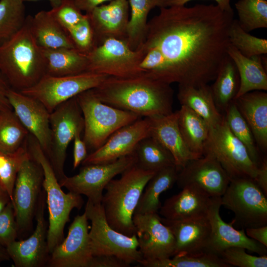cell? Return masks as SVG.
I'll use <instances>...</instances> for the list:
<instances>
[{
  "mask_svg": "<svg viewBox=\"0 0 267 267\" xmlns=\"http://www.w3.org/2000/svg\"><path fill=\"white\" fill-rule=\"evenodd\" d=\"M209 153L219 161L230 180L250 178L256 182L259 167L253 162L245 146L230 132L224 117L211 128L204 153Z\"/></svg>",
  "mask_w": 267,
  "mask_h": 267,
  "instance_id": "9",
  "label": "cell"
},
{
  "mask_svg": "<svg viewBox=\"0 0 267 267\" xmlns=\"http://www.w3.org/2000/svg\"><path fill=\"white\" fill-rule=\"evenodd\" d=\"M155 172L134 164L107 184L101 204L111 227L127 236L135 234L133 216L146 184Z\"/></svg>",
  "mask_w": 267,
  "mask_h": 267,
  "instance_id": "4",
  "label": "cell"
},
{
  "mask_svg": "<svg viewBox=\"0 0 267 267\" xmlns=\"http://www.w3.org/2000/svg\"><path fill=\"white\" fill-rule=\"evenodd\" d=\"M233 17L234 13L212 4L162 7L148 22L143 44L155 46L164 54L172 83L208 84L228 56Z\"/></svg>",
  "mask_w": 267,
  "mask_h": 267,
  "instance_id": "1",
  "label": "cell"
},
{
  "mask_svg": "<svg viewBox=\"0 0 267 267\" xmlns=\"http://www.w3.org/2000/svg\"><path fill=\"white\" fill-rule=\"evenodd\" d=\"M135 163L134 153L110 163L85 165L78 174L66 176L59 182L69 191L85 195L94 204H100L107 184Z\"/></svg>",
  "mask_w": 267,
  "mask_h": 267,
  "instance_id": "14",
  "label": "cell"
},
{
  "mask_svg": "<svg viewBox=\"0 0 267 267\" xmlns=\"http://www.w3.org/2000/svg\"><path fill=\"white\" fill-rule=\"evenodd\" d=\"M111 0H74V1L82 11L88 13L95 7Z\"/></svg>",
  "mask_w": 267,
  "mask_h": 267,
  "instance_id": "54",
  "label": "cell"
},
{
  "mask_svg": "<svg viewBox=\"0 0 267 267\" xmlns=\"http://www.w3.org/2000/svg\"><path fill=\"white\" fill-rule=\"evenodd\" d=\"M51 142L47 156L59 181L65 176L64 166L67 147L76 132L84 130L82 113L76 96L58 105L50 114Z\"/></svg>",
  "mask_w": 267,
  "mask_h": 267,
  "instance_id": "13",
  "label": "cell"
},
{
  "mask_svg": "<svg viewBox=\"0 0 267 267\" xmlns=\"http://www.w3.org/2000/svg\"><path fill=\"white\" fill-rule=\"evenodd\" d=\"M228 36L230 44L246 57H251L267 53V39L249 34L240 26L236 19L232 20Z\"/></svg>",
  "mask_w": 267,
  "mask_h": 267,
  "instance_id": "42",
  "label": "cell"
},
{
  "mask_svg": "<svg viewBox=\"0 0 267 267\" xmlns=\"http://www.w3.org/2000/svg\"><path fill=\"white\" fill-rule=\"evenodd\" d=\"M149 119L150 136L171 153L178 171L190 160L199 158L189 150L183 140L178 126L177 111Z\"/></svg>",
  "mask_w": 267,
  "mask_h": 267,
  "instance_id": "24",
  "label": "cell"
},
{
  "mask_svg": "<svg viewBox=\"0 0 267 267\" xmlns=\"http://www.w3.org/2000/svg\"><path fill=\"white\" fill-rule=\"evenodd\" d=\"M9 103L19 120L48 156L51 142L50 113L38 100L11 89L7 93Z\"/></svg>",
  "mask_w": 267,
  "mask_h": 267,
  "instance_id": "21",
  "label": "cell"
},
{
  "mask_svg": "<svg viewBox=\"0 0 267 267\" xmlns=\"http://www.w3.org/2000/svg\"><path fill=\"white\" fill-rule=\"evenodd\" d=\"M23 0L24 2L25 1H36V0ZM45 0L48 1L50 3L52 8L58 6L60 4L61 1V0Z\"/></svg>",
  "mask_w": 267,
  "mask_h": 267,
  "instance_id": "57",
  "label": "cell"
},
{
  "mask_svg": "<svg viewBox=\"0 0 267 267\" xmlns=\"http://www.w3.org/2000/svg\"><path fill=\"white\" fill-rule=\"evenodd\" d=\"M178 172L176 166L156 172L146 184L134 214L158 213L162 206L160 195L176 183Z\"/></svg>",
  "mask_w": 267,
  "mask_h": 267,
  "instance_id": "30",
  "label": "cell"
},
{
  "mask_svg": "<svg viewBox=\"0 0 267 267\" xmlns=\"http://www.w3.org/2000/svg\"><path fill=\"white\" fill-rule=\"evenodd\" d=\"M46 204L43 189L36 213L34 232L26 239L16 240L6 247L10 259L16 267L47 266L50 253L47 241L48 223L44 216Z\"/></svg>",
  "mask_w": 267,
  "mask_h": 267,
  "instance_id": "15",
  "label": "cell"
},
{
  "mask_svg": "<svg viewBox=\"0 0 267 267\" xmlns=\"http://www.w3.org/2000/svg\"><path fill=\"white\" fill-rule=\"evenodd\" d=\"M133 221L143 260H159L174 256L175 238L158 213L134 214Z\"/></svg>",
  "mask_w": 267,
  "mask_h": 267,
  "instance_id": "17",
  "label": "cell"
},
{
  "mask_svg": "<svg viewBox=\"0 0 267 267\" xmlns=\"http://www.w3.org/2000/svg\"><path fill=\"white\" fill-rule=\"evenodd\" d=\"M11 201V200L8 193L0 184V213Z\"/></svg>",
  "mask_w": 267,
  "mask_h": 267,
  "instance_id": "55",
  "label": "cell"
},
{
  "mask_svg": "<svg viewBox=\"0 0 267 267\" xmlns=\"http://www.w3.org/2000/svg\"><path fill=\"white\" fill-rule=\"evenodd\" d=\"M84 130H78L73 138V169L77 168L88 156L87 147L83 139L81 137V134Z\"/></svg>",
  "mask_w": 267,
  "mask_h": 267,
  "instance_id": "48",
  "label": "cell"
},
{
  "mask_svg": "<svg viewBox=\"0 0 267 267\" xmlns=\"http://www.w3.org/2000/svg\"><path fill=\"white\" fill-rule=\"evenodd\" d=\"M145 267H229L215 254L204 251L195 254L175 255L171 258L147 261L139 263Z\"/></svg>",
  "mask_w": 267,
  "mask_h": 267,
  "instance_id": "37",
  "label": "cell"
},
{
  "mask_svg": "<svg viewBox=\"0 0 267 267\" xmlns=\"http://www.w3.org/2000/svg\"><path fill=\"white\" fill-rule=\"evenodd\" d=\"M87 14L94 34L95 46L109 39L127 41L130 16L128 0H112Z\"/></svg>",
  "mask_w": 267,
  "mask_h": 267,
  "instance_id": "22",
  "label": "cell"
},
{
  "mask_svg": "<svg viewBox=\"0 0 267 267\" xmlns=\"http://www.w3.org/2000/svg\"><path fill=\"white\" fill-rule=\"evenodd\" d=\"M141 47L144 53L139 67L143 74L157 81L172 84L168 62L161 50L155 46L143 44Z\"/></svg>",
  "mask_w": 267,
  "mask_h": 267,
  "instance_id": "43",
  "label": "cell"
},
{
  "mask_svg": "<svg viewBox=\"0 0 267 267\" xmlns=\"http://www.w3.org/2000/svg\"><path fill=\"white\" fill-rule=\"evenodd\" d=\"M224 117L232 134L245 146L253 162L259 167L264 158L252 131L233 101L224 111Z\"/></svg>",
  "mask_w": 267,
  "mask_h": 267,
  "instance_id": "38",
  "label": "cell"
},
{
  "mask_svg": "<svg viewBox=\"0 0 267 267\" xmlns=\"http://www.w3.org/2000/svg\"><path fill=\"white\" fill-rule=\"evenodd\" d=\"M108 77L89 71L58 77L45 74L35 85L20 92L38 100L50 113L65 101L96 88Z\"/></svg>",
  "mask_w": 267,
  "mask_h": 267,
  "instance_id": "10",
  "label": "cell"
},
{
  "mask_svg": "<svg viewBox=\"0 0 267 267\" xmlns=\"http://www.w3.org/2000/svg\"><path fill=\"white\" fill-rule=\"evenodd\" d=\"M9 260L10 258L6 248L0 245V264L3 262L7 261Z\"/></svg>",
  "mask_w": 267,
  "mask_h": 267,
  "instance_id": "56",
  "label": "cell"
},
{
  "mask_svg": "<svg viewBox=\"0 0 267 267\" xmlns=\"http://www.w3.org/2000/svg\"><path fill=\"white\" fill-rule=\"evenodd\" d=\"M214 80L211 86L213 97L219 111L224 112L235 99L240 86L236 67L228 55L223 61Z\"/></svg>",
  "mask_w": 267,
  "mask_h": 267,
  "instance_id": "34",
  "label": "cell"
},
{
  "mask_svg": "<svg viewBox=\"0 0 267 267\" xmlns=\"http://www.w3.org/2000/svg\"><path fill=\"white\" fill-rule=\"evenodd\" d=\"M31 29L38 44L43 49L74 48L67 32L49 10L31 16Z\"/></svg>",
  "mask_w": 267,
  "mask_h": 267,
  "instance_id": "29",
  "label": "cell"
},
{
  "mask_svg": "<svg viewBox=\"0 0 267 267\" xmlns=\"http://www.w3.org/2000/svg\"><path fill=\"white\" fill-rule=\"evenodd\" d=\"M245 232L250 238L267 247V225L246 228Z\"/></svg>",
  "mask_w": 267,
  "mask_h": 267,
  "instance_id": "50",
  "label": "cell"
},
{
  "mask_svg": "<svg viewBox=\"0 0 267 267\" xmlns=\"http://www.w3.org/2000/svg\"><path fill=\"white\" fill-rule=\"evenodd\" d=\"M227 54L235 64L240 78L235 99L252 91L267 90L266 54L247 57L230 44Z\"/></svg>",
  "mask_w": 267,
  "mask_h": 267,
  "instance_id": "27",
  "label": "cell"
},
{
  "mask_svg": "<svg viewBox=\"0 0 267 267\" xmlns=\"http://www.w3.org/2000/svg\"><path fill=\"white\" fill-rule=\"evenodd\" d=\"M29 133L12 108L0 112V151L13 152L26 141Z\"/></svg>",
  "mask_w": 267,
  "mask_h": 267,
  "instance_id": "36",
  "label": "cell"
},
{
  "mask_svg": "<svg viewBox=\"0 0 267 267\" xmlns=\"http://www.w3.org/2000/svg\"><path fill=\"white\" fill-rule=\"evenodd\" d=\"M167 199L159 210L162 218L171 220L206 216L212 197L195 187L187 186Z\"/></svg>",
  "mask_w": 267,
  "mask_h": 267,
  "instance_id": "25",
  "label": "cell"
},
{
  "mask_svg": "<svg viewBox=\"0 0 267 267\" xmlns=\"http://www.w3.org/2000/svg\"><path fill=\"white\" fill-rule=\"evenodd\" d=\"M67 32L74 48L80 52L87 55L95 47L94 34L87 13Z\"/></svg>",
  "mask_w": 267,
  "mask_h": 267,
  "instance_id": "44",
  "label": "cell"
},
{
  "mask_svg": "<svg viewBox=\"0 0 267 267\" xmlns=\"http://www.w3.org/2000/svg\"><path fill=\"white\" fill-rule=\"evenodd\" d=\"M30 19L27 16L22 28L0 44V74L18 91L32 87L46 74L43 49L32 34Z\"/></svg>",
  "mask_w": 267,
  "mask_h": 267,
  "instance_id": "3",
  "label": "cell"
},
{
  "mask_svg": "<svg viewBox=\"0 0 267 267\" xmlns=\"http://www.w3.org/2000/svg\"><path fill=\"white\" fill-rule=\"evenodd\" d=\"M178 85L177 97L181 105L187 107L200 116L210 129L222 122L223 115L216 106L211 86L208 84Z\"/></svg>",
  "mask_w": 267,
  "mask_h": 267,
  "instance_id": "28",
  "label": "cell"
},
{
  "mask_svg": "<svg viewBox=\"0 0 267 267\" xmlns=\"http://www.w3.org/2000/svg\"><path fill=\"white\" fill-rule=\"evenodd\" d=\"M84 212L91 222L89 233L93 256L114 255L129 265L139 263L143 259L138 250L136 235L127 236L111 227L101 203L94 204L88 200Z\"/></svg>",
  "mask_w": 267,
  "mask_h": 267,
  "instance_id": "7",
  "label": "cell"
},
{
  "mask_svg": "<svg viewBox=\"0 0 267 267\" xmlns=\"http://www.w3.org/2000/svg\"><path fill=\"white\" fill-rule=\"evenodd\" d=\"M130 265L112 255L93 256L89 267H128Z\"/></svg>",
  "mask_w": 267,
  "mask_h": 267,
  "instance_id": "49",
  "label": "cell"
},
{
  "mask_svg": "<svg viewBox=\"0 0 267 267\" xmlns=\"http://www.w3.org/2000/svg\"><path fill=\"white\" fill-rule=\"evenodd\" d=\"M18 237L17 225L11 201L0 213V245L6 248Z\"/></svg>",
  "mask_w": 267,
  "mask_h": 267,
  "instance_id": "47",
  "label": "cell"
},
{
  "mask_svg": "<svg viewBox=\"0 0 267 267\" xmlns=\"http://www.w3.org/2000/svg\"><path fill=\"white\" fill-rule=\"evenodd\" d=\"M143 53L141 46L133 50L126 40L109 39L87 55V71L118 78L143 75L139 67Z\"/></svg>",
  "mask_w": 267,
  "mask_h": 267,
  "instance_id": "12",
  "label": "cell"
},
{
  "mask_svg": "<svg viewBox=\"0 0 267 267\" xmlns=\"http://www.w3.org/2000/svg\"><path fill=\"white\" fill-rule=\"evenodd\" d=\"M134 153L136 157L135 164L144 170L157 172L169 166H176L171 153L151 136L140 140Z\"/></svg>",
  "mask_w": 267,
  "mask_h": 267,
  "instance_id": "35",
  "label": "cell"
},
{
  "mask_svg": "<svg viewBox=\"0 0 267 267\" xmlns=\"http://www.w3.org/2000/svg\"><path fill=\"white\" fill-rule=\"evenodd\" d=\"M43 49L46 62V74L64 76L87 71V55L74 48Z\"/></svg>",
  "mask_w": 267,
  "mask_h": 267,
  "instance_id": "32",
  "label": "cell"
},
{
  "mask_svg": "<svg viewBox=\"0 0 267 267\" xmlns=\"http://www.w3.org/2000/svg\"><path fill=\"white\" fill-rule=\"evenodd\" d=\"M221 206V197H212L207 214L211 231L206 251L219 256L226 249L240 247L260 255H267V247L250 238L244 229L237 230L231 223H226L222 219L220 214Z\"/></svg>",
  "mask_w": 267,
  "mask_h": 267,
  "instance_id": "19",
  "label": "cell"
},
{
  "mask_svg": "<svg viewBox=\"0 0 267 267\" xmlns=\"http://www.w3.org/2000/svg\"><path fill=\"white\" fill-rule=\"evenodd\" d=\"M27 147L31 156L41 166L44 172L43 189L48 211L47 241L49 252L64 239V230L75 208L80 210L84 204L81 195L69 191L65 193L46 155L37 139L30 134Z\"/></svg>",
  "mask_w": 267,
  "mask_h": 267,
  "instance_id": "5",
  "label": "cell"
},
{
  "mask_svg": "<svg viewBox=\"0 0 267 267\" xmlns=\"http://www.w3.org/2000/svg\"><path fill=\"white\" fill-rule=\"evenodd\" d=\"M246 249L240 247H232L222 251L219 256L230 267H267V256H256L248 254Z\"/></svg>",
  "mask_w": 267,
  "mask_h": 267,
  "instance_id": "45",
  "label": "cell"
},
{
  "mask_svg": "<svg viewBox=\"0 0 267 267\" xmlns=\"http://www.w3.org/2000/svg\"><path fill=\"white\" fill-rule=\"evenodd\" d=\"M150 134L149 118H140L115 132L101 146L88 155L82 164L110 163L132 154L139 141Z\"/></svg>",
  "mask_w": 267,
  "mask_h": 267,
  "instance_id": "20",
  "label": "cell"
},
{
  "mask_svg": "<svg viewBox=\"0 0 267 267\" xmlns=\"http://www.w3.org/2000/svg\"><path fill=\"white\" fill-rule=\"evenodd\" d=\"M10 89L8 83L0 74V112L12 108L7 96V93Z\"/></svg>",
  "mask_w": 267,
  "mask_h": 267,
  "instance_id": "51",
  "label": "cell"
},
{
  "mask_svg": "<svg viewBox=\"0 0 267 267\" xmlns=\"http://www.w3.org/2000/svg\"><path fill=\"white\" fill-rule=\"evenodd\" d=\"M256 182L267 195V159L265 157L259 167Z\"/></svg>",
  "mask_w": 267,
  "mask_h": 267,
  "instance_id": "53",
  "label": "cell"
},
{
  "mask_svg": "<svg viewBox=\"0 0 267 267\" xmlns=\"http://www.w3.org/2000/svg\"><path fill=\"white\" fill-rule=\"evenodd\" d=\"M93 90L103 102L141 117L173 112L174 91L171 84L144 75L127 78L108 76Z\"/></svg>",
  "mask_w": 267,
  "mask_h": 267,
  "instance_id": "2",
  "label": "cell"
},
{
  "mask_svg": "<svg viewBox=\"0 0 267 267\" xmlns=\"http://www.w3.org/2000/svg\"><path fill=\"white\" fill-rule=\"evenodd\" d=\"M192 0H167V7L174 5H185L186 3ZM217 5L223 11L233 13V10L230 5L231 0H214Z\"/></svg>",
  "mask_w": 267,
  "mask_h": 267,
  "instance_id": "52",
  "label": "cell"
},
{
  "mask_svg": "<svg viewBox=\"0 0 267 267\" xmlns=\"http://www.w3.org/2000/svg\"><path fill=\"white\" fill-rule=\"evenodd\" d=\"M178 128L187 147L198 157L204 155L210 128L205 121L187 107L177 111Z\"/></svg>",
  "mask_w": 267,
  "mask_h": 267,
  "instance_id": "31",
  "label": "cell"
},
{
  "mask_svg": "<svg viewBox=\"0 0 267 267\" xmlns=\"http://www.w3.org/2000/svg\"><path fill=\"white\" fill-rule=\"evenodd\" d=\"M161 220L169 228L175 238L174 256L206 251L211 231L207 216L180 220H168L161 217Z\"/></svg>",
  "mask_w": 267,
  "mask_h": 267,
  "instance_id": "23",
  "label": "cell"
},
{
  "mask_svg": "<svg viewBox=\"0 0 267 267\" xmlns=\"http://www.w3.org/2000/svg\"><path fill=\"white\" fill-rule=\"evenodd\" d=\"M57 21L67 31L85 16L74 0H61L60 4L49 10Z\"/></svg>",
  "mask_w": 267,
  "mask_h": 267,
  "instance_id": "46",
  "label": "cell"
},
{
  "mask_svg": "<svg viewBox=\"0 0 267 267\" xmlns=\"http://www.w3.org/2000/svg\"><path fill=\"white\" fill-rule=\"evenodd\" d=\"M130 16L127 41L133 50L139 48L144 43L147 28V17L156 7H167V0H128Z\"/></svg>",
  "mask_w": 267,
  "mask_h": 267,
  "instance_id": "33",
  "label": "cell"
},
{
  "mask_svg": "<svg viewBox=\"0 0 267 267\" xmlns=\"http://www.w3.org/2000/svg\"><path fill=\"white\" fill-rule=\"evenodd\" d=\"M43 180V169L30 154L17 174L13 191L12 202L18 237L27 235L32 229Z\"/></svg>",
  "mask_w": 267,
  "mask_h": 267,
  "instance_id": "11",
  "label": "cell"
},
{
  "mask_svg": "<svg viewBox=\"0 0 267 267\" xmlns=\"http://www.w3.org/2000/svg\"><path fill=\"white\" fill-rule=\"evenodd\" d=\"M22 0H0V44L17 33L27 16Z\"/></svg>",
  "mask_w": 267,
  "mask_h": 267,
  "instance_id": "39",
  "label": "cell"
},
{
  "mask_svg": "<svg viewBox=\"0 0 267 267\" xmlns=\"http://www.w3.org/2000/svg\"><path fill=\"white\" fill-rule=\"evenodd\" d=\"M235 7L238 24L245 31L267 28V0H239Z\"/></svg>",
  "mask_w": 267,
  "mask_h": 267,
  "instance_id": "40",
  "label": "cell"
},
{
  "mask_svg": "<svg viewBox=\"0 0 267 267\" xmlns=\"http://www.w3.org/2000/svg\"><path fill=\"white\" fill-rule=\"evenodd\" d=\"M267 196L253 179L239 178L230 180L221 200L234 214L231 223L245 229L267 225Z\"/></svg>",
  "mask_w": 267,
  "mask_h": 267,
  "instance_id": "8",
  "label": "cell"
},
{
  "mask_svg": "<svg viewBox=\"0 0 267 267\" xmlns=\"http://www.w3.org/2000/svg\"><path fill=\"white\" fill-rule=\"evenodd\" d=\"M230 179L215 157L209 153L190 160L178 172L176 183L182 188L192 186L209 196L221 197L225 192Z\"/></svg>",
  "mask_w": 267,
  "mask_h": 267,
  "instance_id": "16",
  "label": "cell"
},
{
  "mask_svg": "<svg viewBox=\"0 0 267 267\" xmlns=\"http://www.w3.org/2000/svg\"><path fill=\"white\" fill-rule=\"evenodd\" d=\"M76 97L84 118L83 139L87 148L92 152L101 146L117 130L141 118L103 102L93 89L79 94Z\"/></svg>",
  "mask_w": 267,
  "mask_h": 267,
  "instance_id": "6",
  "label": "cell"
},
{
  "mask_svg": "<svg viewBox=\"0 0 267 267\" xmlns=\"http://www.w3.org/2000/svg\"><path fill=\"white\" fill-rule=\"evenodd\" d=\"M88 221L85 212L75 217L66 237L50 253L47 267H89L93 256Z\"/></svg>",
  "mask_w": 267,
  "mask_h": 267,
  "instance_id": "18",
  "label": "cell"
},
{
  "mask_svg": "<svg viewBox=\"0 0 267 267\" xmlns=\"http://www.w3.org/2000/svg\"><path fill=\"white\" fill-rule=\"evenodd\" d=\"M27 140L13 152L0 151V184L8 193L11 201L17 174L23 162L30 155Z\"/></svg>",
  "mask_w": 267,
  "mask_h": 267,
  "instance_id": "41",
  "label": "cell"
},
{
  "mask_svg": "<svg viewBox=\"0 0 267 267\" xmlns=\"http://www.w3.org/2000/svg\"><path fill=\"white\" fill-rule=\"evenodd\" d=\"M250 127L260 151L267 150V93L262 90L247 92L234 99Z\"/></svg>",
  "mask_w": 267,
  "mask_h": 267,
  "instance_id": "26",
  "label": "cell"
}]
</instances>
